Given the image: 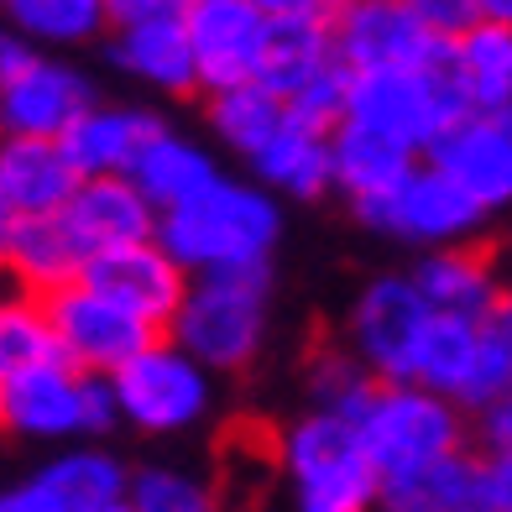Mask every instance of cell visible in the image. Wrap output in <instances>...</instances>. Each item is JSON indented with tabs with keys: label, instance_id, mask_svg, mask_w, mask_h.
Segmentation results:
<instances>
[{
	"label": "cell",
	"instance_id": "6da1fadb",
	"mask_svg": "<svg viewBox=\"0 0 512 512\" xmlns=\"http://www.w3.org/2000/svg\"><path fill=\"white\" fill-rule=\"evenodd\" d=\"M283 236V199L256 178L215 173L199 194L157 215V241L194 272L267 267Z\"/></svg>",
	"mask_w": 512,
	"mask_h": 512
},
{
	"label": "cell",
	"instance_id": "7a4b0ae2",
	"mask_svg": "<svg viewBox=\"0 0 512 512\" xmlns=\"http://www.w3.org/2000/svg\"><path fill=\"white\" fill-rule=\"evenodd\" d=\"M471 110L476 105L460 79L450 37L424 63L361 68V74H351V89H345V121L377 126L387 136H398V142H408L413 152H429L439 142V131H450Z\"/></svg>",
	"mask_w": 512,
	"mask_h": 512
},
{
	"label": "cell",
	"instance_id": "3957f363",
	"mask_svg": "<svg viewBox=\"0 0 512 512\" xmlns=\"http://www.w3.org/2000/svg\"><path fill=\"white\" fill-rule=\"evenodd\" d=\"M277 471L288 481L293 512H377L382 471L366 455L356 418L309 408L277 434Z\"/></svg>",
	"mask_w": 512,
	"mask_h": 512
},
{
	"label": "cell",
	"instance_id": "277c9868",
	"mask_svg": "<svg viewBox=\"0 0 512 512\" xmlns=\"http://www.w3.org/2000/svg\"><path fill=\"white\" fill-rule=\"evenodd\" d=\"M272 319V277L267 267L241 272H194L178 314L168 319V335L209 371H246L267 345Z\"/></svg>",
	"mask_w": 512,
	"mask_h": 512
},
{
	"label": "cell",
	"instance_id": "5b68a950",
	"mask_svg": "<svg viewBox=\"0 0 512 512\" xmlns=\"http://www.w3.org/2000/svg\"><path fill=\"white\" fill-rule=\"evenodd\" d=\"M121 424L115 413L110 377L84 371L74 361H42L0 382V429L42 445H74V439H100Z\"/></svg>",
	"mask_w": 512,
	"mask_h": 512
},
{
	"label": "cell",
	"instance_id": "8992f818",
	"mask_svg": "<svg viewBox=\"0 0 512 512\" xmlns=\"http://www.w3.org/2000/svg\"><path fill=\"white\" fill-rule=\"evenodd\" d=\"M110 392H115L121 424H131L136 434L168 439V434L199 429L209 418V408H215V371L162 330L131 361L110 371Z\"/></svg>",
	"mask_w": 512,
	"mask_h": 512
},
{
	"label": "cell",
	"instance_id": "52a82bcc",
	"mask_svg": "<svg viewBox=\"0 0 512 512\" xmlns=\"http://www.w3.org/2000/svg\"><path fill=\"white\" fill-rule=\"evenodd\" d=\"M356 429L382 481L465 450V408L424 382H377L356 408Z\"/></svg>",
	"mask_w": 512,
	"mask_h": 512
},
{
	"label": "cell",
	"instance_id": "ba28073f",
	"mask_svg": "<svg viewBox=\"0 0 512 512\" xmlns=\"http://www.w3.org/2000/svg\"><path fill=\"white\" fill-rule=\"evenodd\" d=\"M351 209L371 230H382V236L403 241V246H418V251L476 241L486 215H492V209L465 194L434 157H418L392 189L371 194V199H356Z\"/></svg>",
	"mask_w": 512,
	"mask_h": 512
},
{
	"label": "cell",
	"instance_id": "9c48e42d",
	"mask_svg": "<svg viewBox=\"0 0 512 512\" xmlns=\"http://www.w3.org/2000/svg\"><path fill=\"white\" fill-rule=\"evenodd\" d=\"M413 382L445 392L465 413H481L486 403L512 387V345L502 340V330L492 319L434 309L424 345H418Z\"/></svg>",
	"mask_w": 512,
	"mask_h": 512
},
{
	"label": "cell",
	"instance_id": "30bf717a",
	"mask_svg": "<svg viewBox=\"0 0 512 512\" xmlns=\"http://www.w3.org/2000/svg\"><path fill=\"white\" fill-rule=\"evenodd\" d=\"M429 319L434 304L413 283V272H382L356 293L351 319H345V345L377 382H413Z\"/></svg>",
	"mask_w": 512,
	"mask_h": 512
},
{
	"label": "cell",
	"instance_id": "8fae6325",
	"mask_svg": "<svg viewBox=\"0 0 512 512\" xmlns=\"http://www.w3.org/2000/svg\"><path fill=\"white\" fill-rule=\"evenodd\" d=\"M48 314L58 330V356L84 371H100V377H110L121 361H131L152 335H162L157 324L131 314L126 304H115L105 288L84 283V277L48 293Z\"/></svg>",
	"mask_w": 512,
	"mask_h": 512
},
{
	"label": "cell",
	"instance_id": "7c38bea8",
	"mask_svg": "<svg viewBox=\"0 0 512 512\" xmlns=\"http://www.w3.org/2000/svg\"><path fill=\"white\" fill-rule=\"evenodd\" d=\"M95 100L84 68L37 48L0 84V136H63Z\"/></svg>",
	"mask_w": 512,
	"mask_h": 512
},
{
	"label": "cell",
	"instance_id": "4fadbf2b",
	"mask_svg": "<svg viewBox=\"0 0 512 512\" xmlns=\"http://www.w3.org/2000/svg\"><path fill=\"white\" fill-rule=\"evenodd\" d=\"M330 37L351 74H361V68L424 63L445 42L408 0H340L330 16Z\"/></svg>",
	"mask_w": 512,
	"mask_h": 512
},
{
	"label": "cell",
	"instance_id": "5bb4252c",
	"mask_svg": "<svg viewBox=\"0 0 512 512\" xmlns=\"http://www.w3.org/2000/svg\"><path fill=\"white\" fill-rule=\"evenodd\" d=\"M84 283L105 288L115 304H126L147 324L168 330V319L178 314L183 293H189V267H183L152 230V236H142V241H121V246H110L100 256H89Z\"/></svg>",
	"mask_w": 512,
	"mask_h": 512
},
{
	"label": "cell",
	"instance_id": "9a60e30c",
	"mask_svg": "<svg viewBox=\"0 0 512 512\" xmlns=\"http://www.w3.org/2000/svg\"><path fill=\"white\" fill-rule=\"evenodd\" d=\"M183 21H189V42L199 63V95L256 79L267 16L251 0H189Z\"/></svg>",
	"mask_w": 512,
	"mask_h": 512
},
{
	"label": "cell",
	"instance_id": "2e32d148",
	"mask_svg": "<svg viewBox=\"0 0 512 512\" xmlns=\"http://www.w3.org/2000/svg\"><path fill=\"white\" fill-rule=\"evenodd\" d=\"M424 157H434L486 209L512 204V126H507V115H486V110L460 115L450 131H439V142Z\"/></svg>",
	"mask_w": 512,
	"mask_h": 512
},
{
	"label": "cell",
	"instance_id": "e0dca14e",
	"mask_svg": "<svg viewBox=\"0 0 512 512\" xmlns=\"http://www.w3.org/2000/svg\"><path fill=\"white\" fill-rule=\"evenodd\" d=\"M110 63L121 74H131L136 84L162 89V95H194L199 89V63H194V42H189L183 11L110 27Z\"/></svg>",
	"mask_w": 512,
	"mask_h": 512
},
{
	"label": "cell",
	"instance_id": "ac0fdd59",
	"mask_svg": "<svg viewBox=\"0 0 512 512\" xmlns=\"http://www.w3.org/2000/svg\"><path fill=\"white\" fill-rule=\"evenodd\" d=\"M68 236L79 241L84 256H100L121 241H142L157 230V209L152 199L136 189L126 173H110V178H79V189L68 194V204L58 209Z\"/></svg>",
	"mask_w": 512,
	"mask_h": 512
},
{
	"label": "cell",
	"instance_id": "d6986e66",
	"mask_svg": "<svg viewBox=\"0 0 512 512\" xmlns=\"http://www.w3.org/2000/svg\"><path fill=\"white\" fill-rule=\"evenodd\" d=\"M330 131L335 126H319L309 115H298L293 105V121L272 136L262 152L246 157V168L256 183H267L277 199H319L335 189V157H330Z\"/></svg>",
	"mask_w": 512,
	"mask_h": 512
},
{
	"label": "cell",
	"instance_id": "ffe728a7",
	"mask_svg": "<svg viewBox=\"0 0 512 512\" xmlns=\"http://www.w3.org/2000/svg\"><path fill=\"white\" fill-rule=\"evenodd\" d=\"M162 131V121L142 105H89L58 142L68 162L79 168V178H110V173H131V162L142 157V147Z\"/></svg>",
	"mask_w": 512,
	"mask_h": 512
},
{
	"label": "cell",
	"instance_id": "44dd1931",
	"mask_svg": "<svg viewBox=\"0 0 512 512\" xmlns=\"http://www.w3.org/2000/svg\"><path fill=\"white\" fill-rule=\"evenodd\" d=\"M382 512H492L486 502V460L455 450L434 465L382 481Z\"/></svg>",
	"mask_w": 512,
	"mask_h": 512
},
{
	"label": "cell",
	"instance_id": "7402d4cb",
	"mask_svg": "<svg viewBox=\"0 0 512 512\" xmlns=\"http://www.w3.org/2000/svg\"><path fill=\"white\" fill-rule=\"evenodd\" d=\"M413 283L424 288V298L439 314H476V319H492L502 283H497V267L476 241H460V246H434L413 262Z\"/></svg>",
	"mask_w": 512,
	"mask_h": 512
},
{
	"label": "cell",
	"instance_id": "603a6c76",
	"mask_svg": "<svg viewBox=\"0 0 512 512\" xmlns=\"http://www.w3.org/2000/svg\"><path fill=\"white\" fill-rule=\"evenodd\" d=\"M0 183L21 215H53L79 189V168L58 136H0Z\"/></svg>",
	"mask_w": 512,
	"mask_h": 512
},
{
	"label": "cell",
	"instance_id": "cb8c5ba5",
	"mask_svg": "<svg viewBox=\"0 0 512 512\" xmlns=\"http://www.w3.org/2000/svg\"><path fill=\"white\" fill-rule=\"evenodd\" d=\"M340 63L330 21L314 16H267V37H262V63H256V79L272 84L277 95L298 100L309 84H319L330 68Z\"/></svg>",
	"mask_w": 512,
	"mask_h": 512
},
{
	"label": "cell",
	"instance_id": "d4e9b609",
	"mask_svg": "<svg viewBox=\"0 0 512 512\" xmlns=\"http://www.w3.org/2000/svg\"><path fill=\"white\" fill-rule=\"evenodd\" d=\"M330 157H335V189L356 204V199H371V194L392 189L424 152H413L408 142H398V136H387L377 126L340 121L330 131Z\"/></svg>",
	"mask_w": 512,
	"mask_h": 512
},
{
	"label": "cell",
	"instance_id": "484cf974",
	"mask_svg": "<svg viewBox=\"0 0 512 512\" xmlns=\"http://www.w3.org/2000/svg\"><path fill=\"white\" fill-rule=\"evenodd\" d=\"M215 173H220V162H215V152H209L204 142H194V136H183L173 126H162L152 142L142 147V157L131 162L126 178L152 199V209L162 215V209H173L189 194H199Z\"/></svg>",
	"mask_w": 512,
	"mask_h": 512
},
{
	"label": "cell",
	"instance_id": "4316f807",
	"mask_svg": "<svg viewBox=\"0 0 512 512\" xmlns=\"http://www.w3.org/2000/svg\"><path fill=\"white\" fill-rule=\"evenodd\" d=\"M288 121H293V100L277 95L262 79H246V84H230V89L209 95V131H215L220 147H230L241 162L251 152H262Z\"/></svg>",
	"mask_w": 512,
	"mask_h": 512
},
{
	"label": "cell",
	"instance_id": "83f0119b",
	"mask_svg": "<svg viewBox=\"0 0 512 512\" xmlns=\"http://www.w3.org/2000/svg\"><path fill=\"white\" fill-rule=\"evenodd\" d=\"M84 262L89 256L79 251L74 236H68L58 209L53 215H21V230L6 251V272L32 293H53L63 283H74V277H84Z\"/></svg>",
	"mask_w": 512,
	"mask_h": 512
},
{
	"label": "cell",
	"instance_id": "f1b7e54d",
	"mask_svg": "<svg viewBox=\"0 0 512 512\" xmlns=\"http://www.w3.org/2000/svg\"><path fill=\"white\" fill-rule=\"evenodd\" d=\"M0 16L42 53L89 48L110 32L105 0H0Z\"/></svg>",
	"mask_w": 512,
	"mask_h": 512
},
{
	"label": "cell",
	"instance_id": "f546056e",
	"mask_svg": "<svg viewBox=\"0 0 512 512\" xmlns=\"http://www.w3.org/2000/svg\"><path fill=\"white\" fill-rule=\"evenodd\" d=\"M455 42V63H460V79L471 89V105L486 115H502L512 110V21H492V16H476Z\"/></svg>",
	"mask_w": 512,
	"mask_h": 512
},
{
	"label": "cell",
	"instance_id": "4dcf8cb0",
	"mask_svg": "<svg viewBox=\"0 0 512 512\" xmlns=\"http://www.w3.org/2000/svg\"><path fill=\"white\" fill-rule=\"evenodd\" d=\"M58 356V330L48 314V293L21 288L16 277L0 267V382L27 366H42Z\"/></svg>",
	"mask_w": 512,
	"mask_h": 512
},
{
	"label": "cell",
	"instance_id": "1f68e13d",
	"mask_svg": "<svg viewBox=\"0 0 512 512\" xmlns=\"http://www.w3.org/2000/svg\"><path fill=\"white\" fill-rule=\"evenodd\" d=\"M126 507L131 512H225L220 486L204 481L199 471H183V465H142V471H131Z\"/></svg>",
	"mask_w": 512,
	"mask_h": 512
},
{
	"label": "cell",
	"instance_id": "d6a6232c",
	"mask_svg": "<svg viewBox=\"0 0 512 512\" xmlns=\"http://www.w3.org/2000/svg\"><path fill=\"white\" fill-rule=\"evenodd\" d=\"M304 382H309V408H330V413H345V418H356V408L371 398V387H377V377L356 361L351 345L319 351L304 371Z\"/></svg>",
	"mask_w": 512,
	"mask_h": 512
},
{
	"label": "cell",
	"instance_id": "836d02e7",
	"mask_svg": "<svg viewBox=\"0 0 512 512\" xmlns=\"http://www.w3.org/2000/svg\"><path fill=\"white\" fill-rule=\"evenodd\" d=\"M0 512H74L63 497H58V486L48 476H32V481H21L11 486V492H0Z\"/></svg>",
	"mask_w": 512,
	"mask_h": 512
},
{
	"label": "cell",
	"instance_id": "e575fe53",
	"mask_svg": "<svg viewBox=\"0 0 512 512\" xmlns=\"http://www.w3.org/2000/svg\"><path fill=\"white\" fill-rule=\"evenodd\" d=\"M408 6H413L418 16H424L439 37H460V32L481 16L476 0H408Z\"/></svg>",
	"mask_w": 512,
	"mask_h": 512
},
{
	"label": "cell",
	"instance_id": "d590c367",
	"mask_svg": "<svg viewBox=\"0 0 512 512\" xmlns=\"http://www.w3.org/2000/svg\"><path fill=\"white\" fill-rule=\"evenodd\" d=\"M481 439H486V450H507L512 455V387L481 408Z\"/></svg>",
	"mask_w": 512,
	"mask_h": 512
},
{
	"label": "cell",
	"instance_id": "8d00e7d4",
	"mask_svg": "<svg viewBox=\"0 0 512 512\" xmlns=\"http://www.w3.org/2000/svg\"><path fill=\"white\" fill-rule=\"evenodd\" d=\"M486 502L492 512H512V455L507 450H486Z\"/></svg>",
	"mask_w": 512,
	"mask_h": 512
},
{
	"label": "cell",
	"instance_id": "74e56055",
	"mask_svg": "<svg viewBox=\"0 0 512 512\" xmlns=\"http://www.w3.org/2000/svg\"><path fill=\"white\" fill-rule=\"evenodd\" d=\"M105 6H110V27H121V21L178 16V11H189V0H105Z\"/></svg>",
	"mask_w": 512,
	"mask_h": 512
},
{
	"label": "cell",
	"instance_id": "f35d334b",
	"mask_svg": "<svg viewBox=\"0 0 512 512\" xmlns=\"http://www.w3.org/2000/svg\"><path fill=\"white\" fill-rule=\"evenodd\" d=\"M251 6L262 11V16H272V21H277V16H314V21H330L340 0H251Z\"/></svg>",
	"mask_w": 512,
	"mask_h": 512
},
{
	"label": "cell",
	"instance_id": "ab89813d",
	"mask_svg": "<svg viewBox=\"0 0 512 512\" xmlns=\"http://www.w3.org/2000/svg\"><path fill=\"white\" fill-rule=\"evenodd\" d=\"M32 53H37V48H32V42H27V37H21V32L11 27V21H6V16H0V84H6V79H11V74H16V68H21V63H27V58H32Z\"/></svg>",
	"mask_w": 512,
	"mask_h": 512
},
{
	"label": "cell",
	"instance_id": "60d3db41",
	"mask_svg": "<svg viewBox=\"0 0 512 512\" xmlns=\"http://www.w3.org/2000/svg\"><path fill=\"white\" fill-rule=\"evenodd\" d=\"M16 230H21V209H16V199L6 194V183H0V267H6V251H11V241H16Z\"/></svg>",
	"mask_w": 512,
	"mask_h": 512
},
{
	"label": "cell",
	"instance_id": "b9f144b4",
	"mask_svg": "<svg viewBox=\"0 0 512 512\" xmlns=\"http://www.w3.org/2000/svg\"><path fill=\"white\" fill-rule=\"evenodd\" d=\"M492 324L502 330V340L512 345V288H502V298H497V309H492Z\"/></svg>",
	"mask_w": 512,
	"mask_h": 512
},
{
	"label": "cell",
	"instance_id": "7bdbcfd3",
	"mask_svg": "<svg viewBox=\"0 0 512 512\" xmlns=\"http://www.w3.org/2000/svg\"><path fill=\"white\" fill-rule=\"evenodd\" d=\"M481 16H492V21H512V0H476Z\"/></svg>",
	"mask_w": 512,
	"mask_h": 512
},
{
	"label": "cell",
	"instance_id": "ee69618b",
	"mask_svg": "<svg viewBox=\"0 0 512 512\" xmlns=\"http://www.w3.org/2000/svg\"><path fill=\"white\" fill-rule=\"evenodd\" d=\"M95 512H131V507H126V497H121V502H105V507H95Z\"/></svg>",
	"mask_w": 512,
	"mask_h": 512
},
{
	"label": "cell",
	"instance_id": "f6af8a7d",
	"mask_svg": "<svg viewBox=\"0 0 512 512\" xmlns=\"http://www.w3.org/2000/svg\"><path fill=\"white\" fill-rule=\"evenodd\" d=\"M502 115H507V126H512V110H502Z\"/></svg>",
	"mask_w": 512,
	"mask_h": 512
}]
</instances>
